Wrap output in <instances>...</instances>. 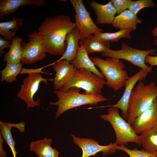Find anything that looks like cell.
<instances>
[{
    "label": "cell",
    "mask_w": 157,
    "mask_h": 157,
    "mask_svg": "<svg viewBox=\"0 0 157 157\" xmlns=\"http://www.w3.org/2000/svg\"><path fill=\"white\" fill-rule=\"evenodd\" d=\"M76 27L68 15L47 17L38 29L44 43L46 53L53 56L63 55L66 49L67 34Z\"/></svg>",
    "instance_id": "1"
},
{
    "label": "cell",
    "mask_w": 157,
    "mask_h": 157,
    "mask_svg": "<svg viewBox=\"0 0 157 157\" xmlns=\"http://www.w3.org/2000/svg\"><path fill=\"white\" fill-rule=\"evenodd\" d=\"M157 98V86L154 82L145 84L140 81L133 89L127 108V122L131 125L135 119L152 105Z\"/></svg>",
    "instance_id": "2"
},
{
    "label": "cell",
    "mask_w": 157,
    "mask_h": 157,
    "mask_svg": "<svg viewBox=\"0 0 157 157\" xmlns=\"http://www.w3.org/2000/svg\"><path fill=\"white\" fill-rule=\"evenodd\" d=\"M81 89L72 87L63 93L58 90L54 91L58 101L55 102H50V104L58 106L55 113V119L66 111L73 108L86 105H96L99 102L109 100L101 94L88 95L80 93Z\"/></svg>",
    "instance_id": "3"
},
{
    "label": "cell",
    "mask_w": 157,
    "mask_h": 157,
    "mask_svg": "<svg viewBox=\"0 0 157 157\" xmlns=\"http://www.w3.org/2000/svg\"><path fill=\"white\" fill-rule=\"evenodd\" d=\"M90 59L95 66L99 68L106 80V84L114 91H117L125 85L129 77L124 69L126 67L120 59L107 58L105 59L94 57Z\"/></svg>",
    "instance_id": "4"
},
{
    "label": "cell",
    "mask_w": 157,
    "mask_h": 157,
    "mask_svg": "<svg viewBox=\"0 0 157 157\" xmlns=\"http://www.w3.org/2000/svg\"><path fill=\"white\" fill-rule=\"evenodd\" d=\"M106 82L94 74L83 68L76 69L68 81L59 90L61 92L69 88L76 87L85 91L83 94L88 95L102 94V90Z\"/></svg>",
    "instance_id": "5"
},
{
    "label": "cell",
    "mask_w": 157,
    "mask_h": 157,
    "mask_svg": "<svg viewBox=\"0 0 157 157\" xmlns=\"http://www.w3.org/2000/svg\"><path fill=\"white\" fill-rule=\"evenodd\" d=\"M118 109L110 107L107 110L108 114L99 116L101 119L108 121L112 126L116 136L115 143L117 145L122 146L130 142L141 144L139 135L134 131L131 125L121 117Z\"/></svg>",
    "instance_id": "6"
},
{
    "label": "cell",
    "mask_w": 157,
    "mask_h": 157,
    "mask_svg": "<svg viewBox=\"0 0 157 157\" xmlns=\"http://www.w3.org/2000/svg\"><path fill=\"white\" fill-rule=\"evenodd\" d=\"M156 50L152 49L147 50H141L130 47L123 42L120 50H115L109 49L102 53L101 56L125 60L142 69H146L150 67L145 64L146 57L149 54L155 53Z\"/></svg>",
    "instance_id": "7"
},
{
    "label": "cell",
    "mask_w": 157,
    "mask_h": 157,
    "mask_svg": "<svg viewBox=\"0 0 157 157\" xmlns=\"http://www.w3.org/2000/svg\"><path fill=\"white\" fill-rule=\"evenodd\" d=\"M29 41H22L21 63L28 64L44 59L46 49L43 41L38 32L35 31L28 35Z\"/></svg>",
    "instance_id": "8"
},
{
    "label": "cell",
    "mask_w": 157,
    "mask_h": 157,
    "mask_svg": "<svg viewBox=\"0 0 157 157\" xmlns=\"http://www.w3.org/2000/svg\"><path fill=\"white\" fill-rule=\"evenodd\" d=\"M76 13L74 22L79 31L80 40L94 33H102L103 30L98 27L91 19L82 0H70Z\"/></svg>",
    "instance_id": "9"
},
{
    "label": "cell",
    "mask_w": 157,
    "mask_h": 157,
    "mask_svg": "<svg viewBox=\"0 0 157 157\" xmlns=\"http://www.w3.org/2000/svg\"><path fill=\"white\" fill-rule=\"evenodd\" d=\"M53 79H47L43 78L40 73H33L28 74L23 80L21 88L17 96L24 101L27 106V109L30 108L39 106L40 100L34 99V96L38 90L40 83L43 82L48 83L49 80L53 81Z\"/></svg>",
    "instance_id": "10"
},
{
    "label": "cell",
    "mask_w": 157,
    "mask_h": 157,
    "mask_svg": "<svg viewBox=\"0 0 157 157\" xmlns=\"http://www.w3.org/2000/svg\"><path fill=\"white\" fill-rule=\"evenodd\" d=\"M74 143L82 149L81 157H89L94 156L98 152H102L104 156L114 152L117 150V145L115 143H111L105 146L100 145L99 142L92 139L76 137L71 134Z\"/></svg>",
    "instance_id": "11"
},
{
    "label": "cell",
    "mask_w": 157,
    "mask_h": 157,
    "mask_svg": "<svg viewBox=\"0 0 157 157\" xmlns=\"http://www.w3.org/2000/svg\"><path fill=\"white\" fill-rule=\"evenodd\" d=\"M152 67L142 69L132 76L129 77L125 82V88L124 93L120 99L117 103L113 105L104 107H114L120 110L124 117L127 120V108L129 101L131 92L137 82L142 81L151 72Z\"/></svg>",
    "instance_id": "12"
},
{
    "label": "cell",
    "mask_w": 157,
    "mask_h": 157,
    "mask_svg": "<svg viewBox=\"0 0 157 157\" xmlns=\"http://www.w3.org/2000/svg\"><path fill=\"white\" fill-rule=\"evenodd\" d=\"M157 126V98L149 108L137 117L131 126L138 135L144 133Z\"/></svg>",
    "instance_id": "13"
},
{
    "label": "cell",
    "mask_w": 157,
    "mask_h": 157,
    "mask_svg": "<svg viewBox=\"0 0 157 157\" xmlns=\"http://www.w3.org/2000/svg\"><path fill=\"white\" fill-rule=\"evenodd\" d=\"M56 74L53 81L55 90L61 88L71 78L76 69L68 60H59L53 65Z\"/></svg>",
    "instance_id": "14"
},
{
    "label": "cell",
    "mask_w": 157,
    "mask_h": 157,
    "mask_svg": "<svg viewBox=\"0 0 157 157\" xmlns=\"http://www.w3.org/2000/svg\"><path fill=\"white\" fill-rule=\"evenodd\" d=\"M97 16L96 22L99 24H110L113 22L117 13L116 10L111 1L105 5L94 1L90 2Z\"/></svg>",
    "instance_id": "15"
},
{
    "label": "cell",
    "mask_w": 157,
    "mask_h": 157,
    "mask_svg": "<svg viewBox=\"0 0 157 157\" xmlns=\"http://www.w3.org/2000/svg\"><path fill=\"white\" fill-rule=\"evenodd\" d=\"M44 3L43 0H0V19L15 12L21 7L32 4L37 6H43Z\"/></svg>",
    "instance_id": "16"
},
{
    "label": "cell",
    "mask_w": 157,
    "mask_h": 157,
    "mask_svg": "<svg viewBox=\"0 0 157 157\" xmlns=\"http://www.w3.org/2000/svg\"><path fill=\"white\" fill-rule=\"evenodd\" d=\"M83 46L80 44L75 58L71 63L76 69L83 68L92 72L99 78L104 79V77L96 67Z\"/></svg>",
    "instance_id": "17"
},
{
    "label": "cell",
    "mask_w": 157,
    "mask_h": 157,
    "mask_svg": "<svg viewBox=\"0 0 157 157\" xmlns=\"http://www.w3.org/2000/svg\"><path fill=\"white\" fill-rule=\"evenodd\" d=\"M142 22V19L128 10L123 11L115 17L111 24L116 29L133 31L136 29L137 24Z\"/></svg>",
    "instance_id": "18"
},
{
    "label": "cell",
    "mask_w": 157,
    "mask_h": 157,
    "mask_svg": "<svg viewBox=\"0 0 157 157\" xmlns=\"http://www.w3.org/2000/svg\"><path fill=\"white\" fill-rule=\"evenodd\" d=\"M52 143L51 139L44 138L32 142L29 149L31 151L35 153L38 157H58L59 152L51 147Z\"/></svg>",
    "instance_id": "19"
},
{
    "label": "cell",
    "mask_w": 157,
    "mask_h": 157,
    "mask_svg": "<svg viewBox=\"0 0 157 157\" xmlns=\"http://www.w3.org/2000/svg\"><path fill=\"white\" fill-rule=\"evenodd\" d=\"M80 40L79 31L76 27L67 34L66 38L67 47L66 50L60 60L66 59L71 63L76 58Z\"/></svg>",
    "instance_id": "20"
},
{
    "label": "cell",
    "mask_w": 157,
    "mask_h": 157,
    "mask_svg": "<svg viewBox=\"0 0 157 157\" xmlns=\"http://www.w3.org/2000/svg\"><path fill=\"white\" fill-rule=\"evenodd\" d=\"M12 20L0 23V34L6 40H11L16 37L19 27L23 26L24 19L22 18L10 17Z\"/></svg>",
    "instance_id": "21"
},
{
    "label": "cell",
    "mask_w": 157,
    "mask_h": 157,
    "mask_svg": "<svg viewBox=\"0 0 157 157\" xmlns=\"http://www.w3.org/2000/svg\"><path fill=\"white\" fill-rule=\"evenodd\" d=\"M13 127L17 128L20 131L23 129L24 124L22 122L14 124L3 122L2 120L0 121V133L10 147L13 157H16L18 153L15 150V143L11 133V128Z\"/></svg>",
    "instance_id": "22"
},
{
    "label": "cell",
    "mask_w": 157,
    "mask_h": 157,
    "mask_svg": "<svg viewBox=\"0 0 157 157\" xmlns=\"http://www.w3.org/2000/svg\"><path fill=\"white\" fill-rule=\"evenodd\" d=\"M22 41V39L19 36L13 38L9 51L5 53L3 61L6 63H21Z\"/></svg>",
    "instance_id": "23"
},
{
    "label": "cell",
    "mask_w": 157,
    "mask_h": 157,
    "mask_svg": "<svg viewBox=\"0 0 157 157\" xmlns=\"http://www.w3.org/2000/svg\"><path fill=\"white\" fill-rule=\"evenodd\" d=\"M131 29H122L114 33H96L89 36L91 38L101 41L116 42L123 38L130 39L131 38Z\"/></svg>",
    "instance_id": "24"
},
{
    "label": "cell",
    "mask_w": 157,
    "mask_h": 157,
    "mask_svg": "<svg viewBox=\"0 0 157 157\" xmlns=\"http://www.w3.org/2000/svg\"><path fill=\"white\" fill-rule=\"evenodd\" d=\"M139 137L144 150L157 154V128L156 127L140 134Z\"/></svg>",
    "instance_id": "25"
},
{
    "label": "cell",
    "mask_w": 157,
    "mask_h": 157,
    "mask_svg": "<svg viewBox=\"0 0 157 157\" xmlns=\"http://www.w3.org/2000/svg\"><path fill=\"white\" fill-rule=\"evenodd\" d=\"M80 44L83 46L88 54L94 52L103 53L110 47V42L98 41L89 36L81 40Z\"/></svg>",
    "instance_id": "26"
},
{
    "label": "cell",
    "mask_w": 157,
    "mask_h": 157,
    "mask_svg": "<svg viewBox=\"0 0 157 157\" xmlns=\"http://www.w3.org/2000/svg\"><path fill=\"white\" fill-rule=\"evenodd\" d=\"M23 64L21 63H7L6 67L1 72V81L6 83L15 81L17 75L21 74Z\"/></svg>",
    "instance_id": "27"
},
{
    "label": "cell",
    "mask_w": 157,
    "mask_h": 157,
    "mask_svg": "<svg viewBox=\"0 0 157 157\" xmlns=\"http://www.w3.org/2000/svg\"><path fill=\"white\" fill-rule=\"evenodd\" d=\"M157 6L151 0H138L131 1L128 8L129 10L136 15L141 9L148 7H154Z\"/></svg>",
    "instance_id": "28"
},
{
    "label": "cell",
    "mask_w": 157,
    "mask_h": 157,
    "mask_svg": "<svg viewBox=\"0 0 157 157\" xmlns=\"http://www.w3.org/2000/svg\"><path fill=\"white\" fill-rule=\"evenodd\" d=\"M117 150H122L126 153L129 157H157V154L148 152L144 149L139 150L136 148L129 149L125 146L117 145Z\"/></svg>",
    "instance_id": "29"
},
{
    "label": "cell",
    "mask_w": 157,
    "mask_h": 157,
    "mask_svg": "<svg viewBox=\"0 0 157 157\" xmlns=\"http://www.w3.org/2000/svg\"><path fill=\"white\" fill-rule=\"evenodd\" d=\"M118 15L128 8L131 1V0H111Z\"/></svg>",
    "instance_id": "30"
},
{
    "label": "cell",
    "mask_w": 157,
    "mask_h": 157,
    "mask_svg": "<svg viewBox=\"0 0 157 157\" xmlns=\"http://www.w3.org/2000/svg\"><path fill=\"white\" fill-rule=\"evenodd\" d=\"M154 44L157 46V38H155L154 41ZM145 62L150 64L151 67L154 66H157V56H153L147 55L145 59Z\"/></svg>",
    "instance_id": "31"
},
{
    "label": "cell",
    "mask_w": 157,
    "mask_h": 157,
    "mask_svg": "<svg viewBox=\"0 0 157 157\" xmlns=\"http://www.w3.org/2000/svg\"><path fill=\"white\" fill-rule=\"evenodd\" d=\"M12 42L8 40H6L2 37H0V56L2 57V54L5 53L3 49L5 48H9Z\"/></svg>",
    "instance_id": "32"
},
{
    "label": "cell",
    "mask_w": 157,
    "mask_h": 157,
    "mask_svg": "<svg viewBox=\"0 0 157 157\" xmlns=\"http://www.w3.org/2000/svg\"><path fill=\"white\" fill-rule=\"evenodd\" d=\"M33 73H43V72L42 71L41 68L37 69H28L22 68L20 74L27 73L29 74Z\"/></svg>",
    "instance_id": "33"
},
{
    "label": "cell",
    "mask_w": 157,
    "mask_h": 157,
    "mask_svg": "<svg viewBox=\"0 0 157 157\" xmlns=\"http://www.w3.org/2000/svg\"><path fill=\"white\" fill-rule=\"evenodd\" d=\"M4 140L0 133V157H7V153L4 150L3 144Z\"/></svg>",
    "instance_id": "34"
},
{
    "label": "cell",
    "mask_w": 157,
    "mask_h": 157,
    "mask_svg": "<svg viewBox=\"0 0 157 157\" xmlns=\"http://www.w3.org/2000/svg\"><path fill=\"white\" fill-rule=\"evenodd\" d=\"M151 33L153 37H157V26L152 30Z\"/></svg>",
    "instance_id": "35"
},
{
    "label": "cell",
    "mask_w": 157,
    "mask_h": 157,
    "mask_svg": "<svg viewBox=\"0 0 157 157\" xmlns=\"http://www.w3.org/2000/svg\"><path fill=\"white\" fill-rule=\"evenodd\" d=\"M156 127L157 128V126H156Z\"/></svg>",
    "instance_id": "36"
}]
</instances>
